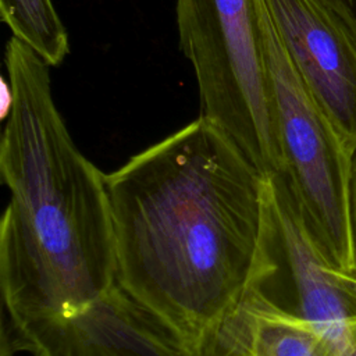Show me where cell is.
Here are the masks:
<instances>
[{"label":"cell","instance_id":"1","mask_svg":"<svg viewBox=\"0 0 356 356\" xmlns=\"http://www.w3.org/2000/svg\"><path fill=\"white\" fill-rule=\"evenodd\" d=\"M117 284L191 356H229L271 277L267 178L203 117L106 174Z\"/></svg>","mask_w":356,"mask_h":356},{"label":"cell","instance_id":"2","mask_svg":"<svg viewBox=\"0 0 356 356\" xmlns=\"http://www.w3.org/2000/svg\"><path fill=\"white\" fill-rule=\"evenodd\" d=\"M4 64L0 286L10 323H19L79 310L117 284V263L106 174L74 143L50 65L13 36Z\"/></svg>","mask_w":356,"mask_h":356},{"label":"cell","instance_id":"3","mask_svg":"<svg viewBox=\"0 0 356 356\" xmlns=\"http://www.w3.org/2000/svg\"><path fill=\"white\" fill-rule=\"evenodd\" d=\"M179 47L191 63L200 117L264 178L282 172L277 103L267 60L264 0H175Z\"/></svg>","mask_w":356,"mask_h":356},{"label":"cell","instance_id":"4","mask_svg":"<svg viewBox=\"0 0 356 356\" xmlns=\"http://www.w3.org/2000/svg\"><path fill=\"white\" fill-rule=\"evenodd\" d=\"M267 60L277 103L281 174L328 263L352 273L349 177L353 152L296 72L270 17Z\"/></svg>","mask_w":356,"mask_h":356},{"label":"cell","instance_id":"5","mask_svg":"<svg viewBox=\"0 0 356 356\" xmlns=\"http://www.w3.org/2000/svg\"><path fill=\"white\" fill-rule=\"evenodd\" d=\"M11 325L14 342L33 356H191L172 328L118 284L71 314Z\"/></svg>","mask_w":356,"mask_h":356},{"label":"cell","instance_id":"6","mask_svg":"<svg viewBox=\"0 0 356 356\" xmlns=\"http://www.w3.org/2000/svg\"><path fill=\"white\" fill-rule=\"evenodd\" d=\"M273 274H284L293 312L356 356V298L335 277L282 174L267 178ZM268 280V278H267Z\"/></svg>","mask_w":356,"mask_h":356},{"label":"cell","instance_id":"7","mask_svg":"<svg viewBox=\"0 0 356 356\" xmlns=\"http://www.w3.org/2000/svg\"><path fill=\"white\" fill-rule=\"evenodd\" d=\"M264 1L292 65L355 153L356 43L318 0Z\"/></svg>","mask_w":356,"mask_h":356},{"label":"cell","instance_id":"8","mask_svg":"<svg viewBox=\"0 0 356 356\" xmlns=\"http://www.w3.org/2000/svg\"><path fill=\"white\" fill-rule=\"evenodd\" d=\"M243 356H345L310 320L271 302L260 289L241 314Z\"/></svg>","mask_w":356,"mask_h":356},{"label":"cell","instance_id":"9","mask_svg":"<svg viewBox=\"0 0 356 356\" xmlns=\"http://www.w3.org/2000/svg\"><path fill=\"white\" fill-rule=\"evenodd\" d=\"M0 17L11 36L50 67H57L68 56V33L51 0H0Z\"/></svg>","mask_w":356,"mask_h":356},{"label":"cell","instance_id":"10","mask_svg":"<svg viewBox=\"0 0 356 356\" xmlns=\"http://www.w3.org/2000/svg\"><path fill=\"white\" fill-rule=\"evenodd\" d=\"M356 43V0H318Z\"/></svg>","mask_w":356,"mask_h":356},{"label":"cell","instance_id":"11","mask_svg":"<svg viewBox=\"0 0 356 356\" xmlns=\"http://www.w3.org/2000/svg\"><path fill=\"white\" fill-rule=\"evenodd\" d=\"M349 227H350V241H352V254H353V268L350 274L356 277V150L352 156L350 177H349Z\"/></svg>","mask_w":356,"mask_h":356},{"label":"cell","instance_id":"12","mask_svg":"<svg viewBox=\"0 0 356 356\" xmlns=\"http://www.w3.org/2000/svg\"><path fill=\"white\" fill-rule=\"evenodd\" d=\"M332 271L335 274V277L345 285V288L356 298V277L352 275L350 273H346V271H341V270H337L335 267H332Z\"/></svg>","mask_w":356,"mask_h":356}]
</instances>
